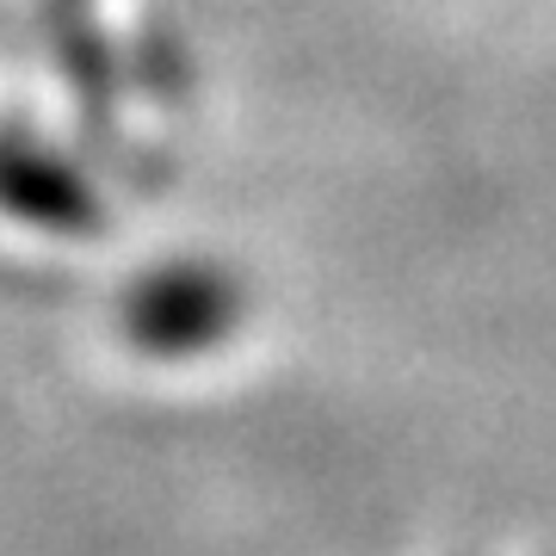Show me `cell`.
I'll return each mask as SVG.
<instances>
[{
	"label": "cell",
	"mask_w": 556,
	"mask_h": 556,
	"mask_svg": "<svg viewBox=\"0 0 556 556\" xmlns=\"http://www.w3.org/2000/svg\"><path fill=\"white\" fill-rule=\"evenodd\" d=\"M118 328L149 358H199L241 328V285L204 260L155 266L124 291Z\"/></svg>",
	"instance_id": "cell-1"
},
{
	"label": "cell",
	"mask_w": 556,
	"mask_h": 556,
	"mask_svg": "<svg viewBox=\"0 0 556 556\" xmlns=\"http://www.w3.org/2000/svg\"><path fill=\"white\" fill-rule=\"evenodd\" d=\"M0 217L43 236H100L105 192L75 155L25 124H0Z\"/></svg>",
	"instance_id": "cell-2"
}]
</instances>
